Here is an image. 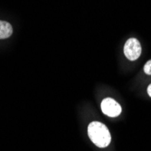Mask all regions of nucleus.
<instances>
[{
	"instance_id": "f257e3e1",
	"label": "nucleus",
	"mask_w": 151,
	"mask_h": 151,
	"mask_svg": "<svg viewBox=\"0 0 151 151\" xmlns=\"http://www.w3.org/2000/svg\"><path fill=\"white\" fill-rule=\"evenodd\" d=\"M88 135L91 140L99 147H108L111 140L108 128L99 121H93L89 125Z\"/></svg>"
},
{
	"instance_id": "f03ea898",
	"label": "nucleus",
	"mask_w": 151,
	"mask_h": 151,
	"mask_svg": "<svg viewBox=\"0 0 151 151\" xmlns=\"http://www.w3.org/2000/svg\"><path fill=\"white\" fill-rule=\"evenodd\" d=\"M141 45L136 38L129 39L124 45V54L129 61H136L141 54Z\"/></svg>"
},
{
	"instance_id": "7ed1b4c3",
	"label": "nucleus",
	"mask_w": 151,
	"mask_h": 151,
	"mask_svg": "<svg viewBox=\"0 0 151 151\" xmlns=\"http://www.w3.org/2000/svg\"><path fill=\"white\" fill-rule=\"evenodd\" d=\"M101 111L109 117H118L121 113L120 105L111 98H106L101 102Z\"/></svg>"
},
{
	"instance_id": "20e7f679",
	"label": "nucleus",
	"mask_w": 151,
	"mask_h": 151,
	"mask_svg": "<svg viewBox=\"0 0 151 151\" xmlns=\"http://www.w3.org/2000/svg\"><path fill=\"white\" fill-rule=\"evenodd\" d=\"M13 34L12 25L6 22L0 20V39H6Z\"/></svg>"
},
{
	"instance_id": "39448f33",
	"label": "nucleus",
	"mask_w": 151,
	"mask_h": 151,
	"mask_svg": "<svg viewBox=\"0 0 151 151\" xmlns=\"http://www.w3.org/2000/svg\"><path fill=\"white\" fill-rule=\"evenodd\" d=\"M144 72L147 74L151 75V60L147 62V63L145 64V66H144Z\"/></svg>"
},
{
	"instance_id": "423d86ee",
	"label": "nucleus",
	"mask_w": 151,
	"mask_h": 151,
	"mask_svg": "<svg viewBox=\"0 0 151 151\" xmlns=\"http://www.w3.org/2000/svg\"><path fill=\"white\" fill-rule=\"evenodd\" d=\"M147 93H148V95L151 97V83L149 84V86H148V88H147Z\"/></svg>"
}]
</instances>
